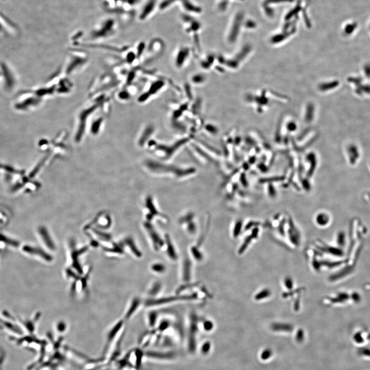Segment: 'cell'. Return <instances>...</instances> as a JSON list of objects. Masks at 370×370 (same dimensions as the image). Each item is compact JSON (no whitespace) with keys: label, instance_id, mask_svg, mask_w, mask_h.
<instances>
[{"label":"cell","instance_id":"8","mask_svg":"<svg viewBox=\"0 0 370 370\" xmlns=\"http://www.w3.org/2000/svg\"><path fill=\"white\" fill-rule=\"evenodd\" d=\"M271 294L272 293L270 289L264 288L258 291L255 295L254 298L256 301H261L269 298L271 296Z\"/></svg>","mask_w":370,"mask_h":370},{"label":"cell","instance_id":"17","mask_svg":"<svg viewBox=\"0 0 370 370\" xmlns=\"http://www.w3.org/2000/svg\"><path fill=\"white\" fill-rule=\"evenodd\" d=\"M241 225L240 223H238V224H237L236 225L235 228H234V230H233V236H235V237H236V236H239V233H240L241 231Z\"/></svg>","mask_w":370,"mask_h":370},{"label":"cell","instance_id":"9","mask_svg":"<svg viewBox=\"0 0 370 370\" xmlns=\"http://www.w3.org/2000/svg\"><path fill=\"white\" fill-rule=\"evenodd\" d=\"M191 262L187 259L185 260L183 270V277L185 281H189L191 278Z\"/></svg>","mask_w":370,"mask_h":370},{"label":"cell","instance_id":"14","mask_svg":"<svg viewBox=\"0 0 370 370\" xmlns=\"http://www.w3.org/2000/svg\"><path fill=\"white\" fill-rule=\"evenodd\" d=\"M158 317V313L156 312L152 311L149 313V315H148V319H149V324H150V325L152 326V325H154Z\"/></svg>","mask_w":370,"mask_h":370},{"label":"cell","instance_id":"5","mask_svg":"<svg viewBox=\"0 0 370 370\" xmlns=\"http://www.w3.org/2000/svg\"><path fill=\"white\" fill-rule=\"evenodd\" d=\"M39 230L41 239L47 249L51 251H55L57 249V247L47 230L45 228H41Z\"/></svg>","mask_w":370,"mask_h":370},{"label":"cell","instance_id":"7","mask_svg":"<svg viewBox=\"0 0 370 370\" xmlns=\"http://www.w3.org/2000/svg\"><path fill=\"white\" fill-rule=\"evenodd\" d=\"M165 242L166 244L167 252L168 255L169 256V258L172 260H176L178 259V255L176 254L173 244H172V241L168 236H166Z\"/></svg>","mask_w":370,"mask_h":370},{"label":"cell","instance_id":"12","mask_svg":"<svg viewBox=\"0 0 370 370\" xmlns=\"http://www.w3.org/2000/svg\"><path fill=\"white\" fill-rule=\"evenodd\" d=\"M283 285L284 287L287 290H293L294 286V283L293 279L290 277H286L283 280Z\"/></svg>","mask_w":370,"mask_h":370},{"label":"cell","instance_id":"13","mask_svg":"<svg viewBox=\"0 0 370 370\" xmlns=\"http://www.w3.org/2000/svg\"><path fill=\"white\" fill-rule=\"evenodd\" d=\"M191 252L197 261H201L203 259V255L197 248L193 247L191 248Z\"/></svg>","mask_w":370,"mask_h":370},{"label":"cell","instance_id":"10","mask_svg":"<svg viewBox=\"0 0 370 370\" xmlns=\"http://www.w3.org/2000/svg\"><path fill=\"white\" fill-rule=\"evenodd\" d=\"M257 232L256 231H255V233L254 235H251L250 236H248L247 238L244 241L243 244H242V245L241 246L240 249L238 251V253L240 255L243 254L244 252H245L246 249L248 247L249 244L251 242L253 239H255V238H256L257 236Z\"/></svg>","mask_w":370,"mask_h":370},{"label":"cell","instance_id":"2","mask_svg":"<svg viewBox=\"0 0 370 370\" xmlns=\"http://www.w3.org/2000/svg\"><path fill=\"white\" fill-rule=\"evenodd\" d=\"M197 295L195 294L189 295H182V296H173L169 297L161 298L158 299H148L145 302L144 304L146 306H153L156 305L164 304L166 303H171L178 301L182 300H193L196 299Z\"/></svg>","mask_w":370,"mask_h":370},{"label":"cell","instance_id":"6","mask_svg":"<svg viewBox=\"0 0 370 370\" xmlns=\"http://www.w3.org/2000/svg\"><path fill=\"white\" fill-rule=\"evenodd\" d=\"M141 303V300L138 297L133 298L130 303L128 308L124 314V320H129L135 313Z\"/></svg>","mask_w":370,"mask_h":370},{"label":"cell","instance_id":"16","mask_svg":"<svg viewBox=\"0 0 370 370\" xmlns=\"http://www.w3.org/2000/svg\"><path fill=\"white\" fill-rule=\"evenodd\" d=\"M160 289H161V284L160 283H155L154 285L152 287V289L150 290L149 294L151 295H155L156 294H158L159 291H160Z\"/></svg>","mask_w":370,"mask_h":370},{"label":"cell","instance_id":"1","mask_svg":"<svg viewBox=\"0 0 370 370\" xmlns=\"http://www.w3.org/2000/svg\"><path fill=\"white\" fill-rule=\"evenodd\" d=\"M89 246H85L81 247H77L74 241L69 243V251L67 253V262L69 267L72 268L80 275L84 274V268L80 264V257L89 250Z\"/></svg>","mask_w":370,"mask_h":370},{"label":"cell","instance_id":"3","mask_svg":"<svg viewBox=\"0 0 370 370\" xmlns=\"http://www.w3.org/2000/svg\"><path fill=\"white\" fill-rule=\"evenodd\" d=\"M118 244L123 248L124 252L128 249V251L136 258H140L142 256V253L137 248L135 243L132 238H125L119 242Z\"/></svg>","mask_w":370,"mask_h":370},{"label":"cell","instance_id":"4","mask_svg":"<svg viewBox=\"0 0 370 370\" xmlns=\"http://www.w3.org/2000/svg\"><path fill=\"white\" fill-rule=\"evenodd\" d=\"M144 227L146 228L148 233L149 234L150 238H151L152 242L153 243L154 248L156 251H158L159 248L163 247V245L165 244V241H163L161 239L158 232L155 231L154 228L149 223L145 224Z\"/></svg>","mask_w":370,"mask_h":370},{"label":"cell","instance_id":"15","mask_svg":"<svg viewBox=\"0 0 370 370\" xmlns=\"http://www.w3.org/2000/svg\"><path fill=\"white\" fill-rule=\"evenodd\" d=\"M56 328L58 332L63 333L66 331L67 325L64 321H59L56 324Z\"/></svg>","mask_w":370,"mask_h":370},{"label":"cell","instance_id":"18","mask_svg":"<svg viewBox=\"0 0 370 370\" xmlns=\"http://www.w3.org/2000/svg\"><path fill=\"white\" fill-rule=\"evenodd\" d=\"M204 324L205 328L207 329H210L212 326V324L210 321H206L205 322H204Z\"/></svg>","mask_w":370,"mask_h":370},{"label":"cell","instance_id":"11","mask_svg":"<svg viewBox=\"0 0 370 370\" xmlns=\"http://www.w3.org/2000/svg\"><path fill=\"white\" fill-rule=\"evenodd\" d=\"M151 269L154 272L158 274H162L166 270V267L163 264L157 263L152 265Z\"/></svg>","mask_w":370,"mask_h":370}]
</instances>
